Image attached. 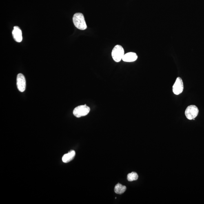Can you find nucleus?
Instances as JSON below:
<instances>
[{"label": "nucleus", "instance_id": "f257e3e1", "mask_svg": "<svg viewBox=\"0 0 204 204\" xmlns=\"http://www.w3.org/2000/svg\"><path fill=\"white\" fill-rule=\"evenodd\" d=\"M73 21L74 26L79 30H83L87 29V25L83 14L78 13L74 14Z\"/></svg>", "mask_w": 204, "mask_h": 204}, {"label": "nucleus", "instance_id": "423d86ee", "mask_svg": "<svg viewBox=\"0 0 204 204\" xmlns=\"http://www.w3.org/2000/svg\"><path fill=\"white\" fill-rule=\"evenodd\" d=\"M17 85L20 92H24L26 88V80L24 75L21 74H18L17 77Z\"/></svg>", "mask_w": 204, "mask_h": 204}, {"label": "nucleus", "instance_id": "9b49d317", "mask_svg": "<svg viewBox=\"0 0 204 204\" xmlns=\"http://www.w3.org/2000/svg\"><path fill=\"white\" fill-rule=\"evenodd\" d=\"M138 175L135 172L129 173L127 176V179L129 181H135L138 179Z\"/></svg>", "mask_w": 204, "mask_h": 204}, {"label": "nucleus", "instance_id": "39448f33", "mask_svg": "<svg viewBox=\"0 0 204 204\" xmlns=\"http://www.w3.org/2000/svg\"><path fill=\"white\" fill-rule=\"evenodd\" d=\"M183 83L181 78L178 77L176 78L175 83L173 85L172 90L174 93L178 95L181 94L183 90Z\"/></svg>", "mask_w": 204, "mask_h": 204}, {"label": "nucleus", "instance_id": "6e6552de", "mask_svg": "<svg viewBox=\"0 0 204 204\" xmlns=\"http://www.w3.org/2000/svg\"><path fill=\"white\" fill-rule=\"evenodd\" d=\"M138 56L135 53L129 52L125 54L123 58V61L125 62H132L136 61Z\"/></svg>", "mask_w": 204, "mask_h": 204}, {"label": "nucleus", "instance_id": "f03ea898", "mask_svg": "<svg viewBox=\"0 0 204 204\" xmlns=\"http://www.w3.org/2000/svg\"><path fill=\"white\" fill-rule=\"evenodd\" d=\"M125 51L121 45H117L114 47L112 52L113 59L116 62L118 63L123 59L125 55Z\"/></svg>", "mask_w": 204, "mask_h": 204}, {"label": "nucleus", "instance_id": "1a4fd4ad", "mask_svg": "<svg viewBox=\"0 0 204 204\" xmlns=\"http://www.w3.org/2000/svg\"><path fill=\"white\" fill-rule=\"evenodd\" d=\"M75 152L74 150H71L67 154L64 155L62 158L63 161L64 163H67L72 161L75 157Z\"/></svg>", "mask_w": 204, "mask_h": 204}, {"label": "nucleus", "instance_id": "7ed1b4c3", "mask_svg": "<svg viewBox=\"0 0 204 204\" xmlns=\"http://www.w3.org/2000/svg\"><path fill=\"white\" fill-rule=\"evenodd\" d=\"M90 110V107L86 105H79L74 108L73 114L76 117L80 118L87 115Z\"/></svg>", "mask_w": 204, "mask_h": 204}, {"label": "nucleus", "instance_id": "0eeeda50", "mask_svg": "<svg viewBox=\"0 0 204 204\" xmlns=\"http://www.w3.org/2000/svg\"><path fill=\"white\" fill-rule=\"evenodd\" d=\"M14 39L18 43H21L23 40L22 33L21 29L18 26L14 27L12 31Z\"/></svg>", "mask_w": 204, "mask_h": 204}, {"label": "nucleus", "instance_id": "9d476101", "mask_svg": "<svg viewBox=\"0 0 204 204\" xmlns=\"http://www.w3.org/2000/svg\"><path fill=\"white\" fill-rule=\"evenodd\" d=\"M126 190V187L121 184L118 183L115 186L114 188L115 192L118 194H123Z\"/></svg>", "mask_w": 204, "mask_h": 204}, {"label": "nucleus", "instance_id": "20e7f679", "mask_svg": "<svg viewBox=\"0 0 204 204\" xmlns=\"http://www.w3.org/2000/svg\"><path fill=\"white\" fill-rule=\"evenodd\" d=\"M199 112L198 107L195 105H190L187 107L185 115L187 119L192 120L197 116Z\"/></svg>", "mask_w": 204, "mask_h": 204}]
</instances>
